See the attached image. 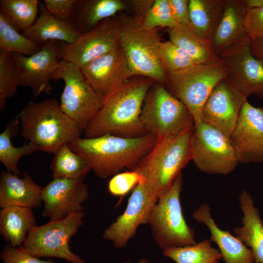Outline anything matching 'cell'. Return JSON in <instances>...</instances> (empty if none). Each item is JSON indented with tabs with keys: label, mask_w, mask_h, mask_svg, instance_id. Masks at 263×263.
<instances>
[{
	"label": "cell",
	"mask_w": 263,
	"mask_h": 263,
	"mask_svg": "<svg viewBox=\"0 0 263 263\" xmlns=\"http://www.w3.org/2000/svg\"><path fill=\"white\" fill-rule=\"evenodd\" d=\"M163 254L176 263H218L222 258L219 250L212 247L208 239L192 245L168 248L163 251Z\"/></svg>",
	"instance_id": "cell-32"
},
{
	"label": "cell",
	"mask_w": 263,
	"mask_h": 263,
	"mask_svg": "<svg viewBox=\"0 0 263 263\" xmlns=\"http://www.w3.org/2000/svg\"><path fill=\"white\" fill-rule=\"evenodd\" d=\"M155 82L145 77L130 79L104 102L84 130V138L108 133L134 138L148 134L140 116L146 96Z\"/></svg>",
	"instance_id": "cell-1"
},
{
	"label": "cell",
	"mask_w": 263,
	"mask_h": 263,
	"mask_svg": "<svg viewBox=\"0 0 263 263\" xmlns=\"http://www.w3.org/2000/svg\"><path fill=\"white\" fill-rule=\"evenodd\" d=\"M39 16L34 23L22 33L24 36L40 45L50 40L70 44L76 40L80 33L71 22L55 18L43 2H39Z\"/></svg>",
	"instance_id": "cell-24"
},
{
	"label": "cell",
	"mask_w": 263,
	"mask_h": 263,
	"mask_svg": "<svg viewBox=\"0 0 263 263\" xmlns=\"http://www.w3.org/2000/svg\"><path fill=\"white\" fill-rule=\"evenodd\" d=\"M39 2L38 0H0V15L22 33L37 20Z\"/></svg>",
	"instance_id": "cell-30"
},
{
	"label": "cell",
	"mask_w": 263,
	"mask_h": 263,
	"mask_svg": "<svg viewBox=\"0 0 263 263\" xmlns=\"http://www.w3.org/2000/svg\"><path fill=\"white\" fill-rule=\"evenodd\" d=\"M3 263H59L52 260H42L25 250L21 246L14 247L7 244L0 252Z\"/></svg>",
	"instance_id": "cell-38"
},
{
	"label": "cell",
	"mask_w": 263,
	"mask_h": 263,
	"mask_svg": "<svg viewBox=\"0 0 263 263\" xmlns=\"http://www.w3.org/2000/svg\"><path fill=\"white\" fill-rule=\"evenodd\" d=\"M251 40L247 36L218 56L227 68V79L245 96L263 98V62L253 56Z\"/></svg>",
	"instance_id": "cell-13"
},
{
	"label": "cell",
	"mask_w": 263,
	"mask_h": 263,
	"mask_svg": "<svg viewBox=\"0 0 263 263\" xmlns=\"http://www.w3.org/2000/svg\"><path fill=\"white\" fill-rule=\"evenodd\" d=\"M50 167L53 179H84L91 170L85 159L65 145L54 154Z\"/></svg>",
	"instance_id": "cell-31"
},
{
	"label": "cell",
	"mask_w": 263,
	"mask_h": 263,
	"mask_svg": "<svg viewBox=\"0 0 263 263\" xmlns=\"http://www.w3.org/2000/svg\"><path fill=\"white\" fill-rule=\"evenodd\" d=\"M140 119L147 133L157 138L179 134L194 124L187 107L157 82L146 96Z\"/></svg>",
	"instance_id": "cell-7"
},
{
	"label": "cell",
	"mask_w": 263,
	"mask_h": 263,
	"mask_svg": "<svg viewBox=\"0 0 263 263\" xmlns=\"http://www.w3.org/2000/svg\"><path fill=\"white\" fill-rule=\"evenodd\" d=\"M158 197L142 182L132 189L124 212L104 231L102 237L116 249L125 247L141 225L148 224Z\"/></svg>",
	"instance_id": "cell-14"
},
{
	"label": "cell",
	"mask_w": 263,
	"mask_h": 263,
	"mask_svg": "<svg viewBox=\"0 0 263 263\" xmlns=\"http://www.w3.org/2000/svg\"><path fill=\"white\" fill-rule=\"evenodd\" d=\"M16 117L21 126V136L34 144L38 151L55 154L82 133L54 98L31 101Z\"/></svg>",
	"instance_id": "cell-3"
},
{
	"label": "cell",
	"mask_w": 263,
	"mask_h": 263,
	"mask_svg": "<svg viewBox=\"0 0 263 263\" xmlns=\"http://www.w3.org/2000/svg\"><path fill=\"white\" fill-rule=\"evenodd\" d=\"M126 9V4L120 0H78L70 22L80 34L85 33Z\"/></svg>",
	"instance_id": "cell-25"
},
{
	"label": "cell",
	"mask_w": 263,
	"mask_h": 263,
	"mask_svg": "<svg viewBox=\"0 0 263 263\" xmlns=\"http://www.w3.org/2000/svg\"><path fill=\"white\" fill-rule=\"evenodd\" d=\"M247 97L225 78L212 90L203 107L201 120L230 136Z\"/></svg>",
	"instance_id": "cell-17"
},
{
	"label": "cell",
	"mask_w": 263,
	"mask_h": 263,
	"mask_svg": "<svg viewBox=\"0 0 263 263\" xmlns=\"http://www.w3.org/2000/svg\"><path fill=\"white\" fill-rule=\"evenodd\" d=\"M85 213L77 212L60 219L51 220L45 225L35 226L21 247L38 257L58 258L71 263H85L73 253L69 242L83 223Z\"/></svg>",
	"instance_id": "cell-9"
},
{
	"label": "cell",
	"mask_w": 263,
	"mask_h": 263,
	"mask_svg": "<svg viewBox=\"0 0 263 263\" xmlns=\"http://www.w3.org/2000/svg\"><path fill=\"white\" fill-rule=\"evenodd\" d=\"M189 0H169L173 17L177 23L190 27L188 11Z\"/></svg>",
	"instance_id": "cell-41"
},
{
	"label": "cell",
	"mask_w": 263,
	"mask_h": 263,
	"mask_svg": "<svg viewBox=\"0 0 263 263\" xmlns=\"http://www.w3.org/2000/svg\"><path fill=\"white\" fill-rule=\"evenodd\" d=\"M89 195L84 179H53L42 188L41 199L44 204L42 216L50 220H56L83 211V203Z\"/></svg>",
	"instance_id": "cell-18"
},
{
	"label": "cell",
	"mask_w": 263,
	"mask_h": 263,
	"mask_svg": "<svg viewBox=\"0 0 263 263\" xmlns=\"http://www.w3.org/2000/svg\"><path fill=\"white\" fill-rule=\"evenodd\" d=\"M168 32L169 40L185 51L198 63L210 61L219 57L210 41L187 25L178 23L168 29Z\"/></svg>",
	"instance_id": "cell-28"
},
{
	"label": "cell",
	"mask_w": 263,
	"mask_h": 263,
	"mask_svg": "<svg viewBox=\"0 0 263 263\" xmlns=\"http://www.w3.org/2000/svg\"><path fill=\"white\" fill-rule=\"evenodd\" d=\"M78 0H44L47 10L57 19L70 22Z\"/></svg>",
	"instance_id": "cell-40"
},
{
	"label": "cell",
	"mask_w": 263,
	"mask_h": 263,
	"mask_svg": "<svg viewBox=\"0 0 263 263\" xmlns=\"http://www.w3.org/2000/svg\"><path fill=\"white\" fill-rule=\"evenodd\" d=\"M244 24L251 41L263 39V6L245 11Z\"/></svg>",
	"instance_id": "cell-39"
},
{
	"label": "cell",
	"mask_w": 263,
	"mask_h": 263,
	"mask_svg": "<svg viewBox=\"0 0 263 263\" xmlns=\"http://www.w3.org/2000/svg\"><path fill=\"white\" fill-rule=\"evenodd\" d=\"M194 219L205 224L210 232V240L218 246L225 263H255L251 250L228 230L220 229L210 214L209 206L200 205L192 213Z\"/></svg>",
	"instance_id": "cell-20"
},
{
	"label": "cell",
	"mask_w": 263,
	"mask_h": 263,
	"mask_svg": "<svg viewBox=\"0 0 263 263\" xmlns=\"http://www.w3.org/2000/svg\"><path fill=\"white\" fill-rule=\"evenodd\" d=\"M177 24L169 0H155L138 27L142 30H153L157 27L169 29Z\"/></svg>",
	"instance_id": "cell-36"
},
{
	"label": "cell",
	"mask_w": 263,
	"mask_h": 263,
	"mask_svg": "<svg viewBox=\"0 0 263 263\" xmlns=\"http://www.w3.org/2000/svg\"><path fill=\"white\" fill-rule=\"evenodd\" d=\"M193 126L176 135L157 138L150 151L132 169L158 198L191 160Z\"/></svg>",
	"instance_id": "cell-4"
},
{
	"label": "cell",
	"mask_w": 263,
	"mask_h": 263,
	"mask_svg": "<svg viewBox=\"0 0 263 263\" xmlns=\"http://www.w3.org/2000/svg\"><path fill=\"white\" fill-rule=\"evenodd\" d=\"M36 225L33 208L12 206L0 210V233L8 244L21 246L31 230Z\"/></svg>",
	"instance_id": "cell-26"
},
{
	"label": "cell",
	"mask_w": 263,
	"mask_h": 263,
	"mask_svg": "<svg viewBox=\"0 0 263 263\" xmlns=\"http://www.w3.org/2000/svg\"><path fill=\"white\" fill-rule=\"evenodd\" d=\"M182 186L181 172L158 198L150 216L148 224L152 236L163 251L197 243L195 231L187 224L183 215L180 201Z\"/></svg>",
	"instance_id": "cell-6"
},
{
	"label": "cell",
	"mask_w": 263,
	"mask_h": 263,
	"mask_svg": "<svg viewBox=\"0 0 263 263\" xmlns=\"http://www.w3.org/2000/svg\"><path fill=\"white\" fill-rule=\"evenodd\" d=\"M246 10L260 8L263 6V0H242Z\"/></svg>",
	"instance_id": "cell-43"
},
{
	"label": "cell",
	"mask_w": 263,
	"mask_h": 263,
	"mask_svg": "<svg viewBox=\"0 0 263 263\" xmlns=\"http://www.w3.org/2000/svg\"><path fill=\"white\" fill-rule=\"evenodd\" d=\"M250 47L253 56L263 62V39L251 41Z\"/></svg>",
	"instance_id": "cell-42"
},
{
	"label": "cell",
	"mask_w": 263,
	"mask_h": 263,
	"mask_svg": "<svg viewBox=\"0 0 263 263\" xmlns=\"http://www.w3.org/2000/svg\"><path fill=\"white\" fill-rule=\"evenodd\" d=\"M58 41L50 40L32 56L12 53L19 71L20 86L29 88L35 98L41 93H52L50 80L58 66Z\"/></svg>",
	"instance_id": "cell-16"
},
{
	"label": "cell",
	"mask_w": 263,
	"mask_h": 263,
	"mask_svg": "<svg viewBox=\"0 0 263 263\" xmlns=\"http://www.w3.org/2000/svg\"><path fill=\"white\" fill-rule=\"evenodd\" d=\"M81 69L103 103L132 76L120 45L87 64Z\"/></svg>",
	"instance_id": "cell-19"
},
{
	"label": "cell",
	"mask_w": 263,
	"mask_h": 263,
	"mask_svg": "<svg viewBox=\"0 0 263 263\" xmlns=\"http://www.w3.org/2000/svg\"><path fill=\"white\" fill-rule=\"evenodd\" d=\"M243 213L242 226L233 230L235 236L249 248L255 263H263V221L250 195L243 191L239 198Z\"/></svg>",
	"instance_id": "cell-23"
},
{
	"label": "cell",
	"mask_w": 263,
	"mask_h": 263,
	"mask_svg": "<svg viewBox=\"0 0 263 263\" xmlns=\"http://www.w3.org/2000/svg\"><path fill=\"white\" fill-rule=\"evenodd\" d=\"M119 37L132 76L150 78L165 85L167 75L159 57L161 41L157 30L119 24Z\"/></svg>",
	"instance_id": "cell-10"
},
{
	"label": "cell",
	"mask_w": 263,
	"mask_h": 263,
	"mask_svg": "<svg viewBox=\"0 0 263 263\" xmlns=\"http://www.w3.org/2000/svg\"><path fill=\"white\" fill-rule=\"evenodd\" d=\"M159 55L167 74L179 72L198 64L188 54L170 40L161 41Z\"/></svg>",
	"instance_id": "cell-35"
},
{
	"label": "cell",
	"mask_w": 263,
	"mask_h": 263,
	"mask_svg": "<svg viewBox=\"0 0 263 263\" xmlns=\"http://www.w3.org/2000/svg\"><path fill=\"white\" fill-rule=\"evenodd\" d=\"M157 137L148 133L126 138L106 134L93 138H79L69 143L82 156L98 177L105 179L128 169L132 170L155 145Z\"/></svg>",
	"instance_id": "cell-2"
},
{
	"label": "cell",
	"mask_w": 263,
	"mask_h": 263,
	"mask_svg": "<svg viewBox=\"0 0 263 263\" xmlns=\"http://www.w3.org/2000/svg\"><path fill=\"white\" fill-rule=\"evenodd\" d=\"M20 76L12 53L0 50V110L6 108V100L13 98L20 86Z\"/></svg>",
	"instance_id": "cell-34"
},
{
	"label": "cell",
	"mask_w": 263,
	"mask_h": 263,
	"mask_svg": "<svg viewBox=\"0 0 263 263\" xmlns=\"http://www.w3.org/2000/svg\"><path fill=\"white\" fill-rule=\"evenodd\" d=\"M122 263H131L129 262H125ZM137 263H149V262L145 259H142L140 260Z\"/></svg>",
	"instance_id": "cell-44"
},
{
	"label": "cell",
	"mask_w": 263,
	"mask_h": 263,
	"mask_svg": "<svg viewBox=\"0 0 263 263\" xmlns=\"http://www.w3.org/2000/svg\"><path fill=\"white\" fill-rule=\"evenodd\" d=\"M191 160L199 170L210 174H228L239 163L229 137L202 121L194 124Z\"/></svg>",
	"instance_id": "cell-11"
},
{
	"label": "cell",
	"mask_w": 263,
	"mask_h": 263,
	"mask_svg": "<svg viewBox=\"0 0 263 263\" xmlns=\"http://www.w3.org/2000/svg\"><path fill=\"white\" fill-rule=\"evenodd\" d=\"M20 125L19 119L16 117L11 120L4 130L0 134V161L7 171L21 176L18 169V162L22 157L30 155L38 151L37 147L29 142L19 147H14L11 138L16 135Z\"/></svg>",
	"instance_id": "cell-29"
},
{
	"label": "cell",
	"mask_w": 263,
	"mask_h": 263,
	"mask_svg": "<svg viewBox=\"0 0 263 263\" xmlns=\"http://www.w3.org/2000/svg\"><path fill=\"white\" fill-rule=\"evenodd\" d=\"M239 163L263 162V109L247 101L229 136Z\"/></svg>",
	"instance_id": "cell-15"
},
{
	"label": "cell",
	"mask_w": 263,
	"mask_h": 263,
	"mask_svg": "<svg viewBox=\"0 0 263 263\" xmlns=\"http://www.w3.org/2000/svg\"><path fill=\"white\" fill-rule=\"evenodd\" d=\"M140 181V176L134 170L119 172L109 180L108 191L113 196H124L132 189Z\"/></svg>",
	"instance_id": "cell-37"
},
{
	"label": "cell",
	"mask_w": 263,
	"mask_h": 263,
	"mask_svg": "<svg viewBox=\"0 0 263 263\" xmlns=\"http://www.w3.org/2000/svg\"><path fill=\"white\" fill-rule=\"evenodd\" d=\"M58 43V60H65L81 69L120 46L119 23L113 17L107 19L92 30L80 34L74 42Z\"/></svg>",
	"instance_id": "cell-12"
},
{
	"label": "cell",
	"mask_w": 263,
	"mask_h": 263,
	"mask_svg": "<svg viewBox=\"0 0 263 263\" xmlns=\"http://www.w3.org/2000/svg\"><path fill=\"white\" fill-rule=\"evenodd\" d=\"M225 2V0H189L190 28L211 42L222 18Z\"/></svg>",
	"instance_id": "cell-27"
},
{
	"label": "cell",
	"mask_w": 263,
	"mask_h": 263,
	"mask_svg": "<svg viewBox=\"0 0 263 263\" xmlns=\"http://www.w3.org/2000/svg\"><path fill=\"white\" fill-rule=\"evenodd\" d=\"M41 187L26 171L19 176L12 172L2 171L0 176V207L20 206L32 208L43 203Z\"/></svg>",
	"instance_id": "cell-21"
},
{
	"label": "cell",
	"mask_w": 263,
	"mask_h": 263,
	"mask_svg": "<svg viewBox=\"0 0 263 263\" xmlns=\"http://www.w3.org/2000/svg\"><path fill=\"white\" fill-rule=\"evenodd\" d=\"M245 11L242 0H225L222 18L211 42L218 56L248 36L244 24Z\"/></svg>",
	"instance_id": "cell-22"
},
{
	"label": "cell",
	"mask_w": 263,
	"mask_h": 263,
	"mask_svg": "<svg viewBox=\"0 0 263 263\" xmlns=\"http://www.w3.org/2000/svg\"><path fill=\"white\" fill-rule=\"evenodd\" d=\"M62 79L64 87L60 97V107L83 133L87 125L103 104L85 77L81 69L62 59L51 75V80Z\"/></svg>",
	"instance_id": "cell-8"
},
{
	"label": "cell",
	"mask_w": 263,
	"mask_h": 263,
	"mask_svg": "<svg viewBox=\"0 0 263 263\" xmlns=\"http://www.w3.org/2000/svg\"><path fill=\"white\" fill-rule=\"evenodd\" d=\"M227 68L219 57L167 74L168 90L188 109L194 123L201 121L203 107L214 88L227 78Z\"/></svg>",
	"instance_id": "cell-5"
},
{
	"label": "cell",
	"mask_w": 263,
	"mask_h": 263,
	"mask_svg": "<svg viewBox=\"0 0 263 263\" xmlns=\"http://www.w3.org/2000/svg\"><path fill=\"white\" fill-rule=\"evenodd\" d=\"M41 47L19 33L0 15V51L30 56L38 52Z\"/></svg>",
	"instance_id": "cell-33"
}]
</instances>
